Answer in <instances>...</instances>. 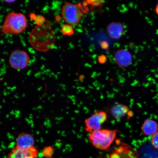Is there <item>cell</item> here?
Listing matches in <instances>:
<instances>
[{
	"instance_id": "obj_5",
	"label": "cell",
	"mask_w": 158,
	"mask_h": 158,
	"mask_svg": "<svg viewBox=\"0 0 158 158\" xmlns=\"http://www.w3.org/2000/svg\"><path fill=\"white\" fill-rule=\"evenodd\" d=\"M61 13L67 24L72 26L79 24L83 15L78 6L69 2H66L63 6Z\"/></svg>"
},
{
	"instance_id": "obj_8",
	"label": "cell",
	"mask_w": 158,
	"mask_h": 158,
	"mask_svg": "<svg viewBox=\"0 0 158 158\" xmlns=\"http://www.w3.org/2000/svg\"><path fill=\"white\" fill-rule=\"evenodd\" d=\"M39 153L38 150L34 147L23 149L15 146L7 158H37Z\"/></svg>"
},
{
	"instance_id": "obj_18",
	"label": "cell",
	"mask_w": 158,
	"mask_h": 158,
	"mask_svg": "<svg viewBox=\"0 0 158 158\" xmlns=\"http://www.w3.org/2000/svg\"><path fill=\"white\" fill-rule=\"evenodd\" d=\"M155 11L156 14L158 15V2L157 3L156 6L155 8Z\"/></svg>"
},
{
	"instance_id": "obj_14",
	"label": "cell",
	"mask_w": 158,
	"mask_h": 158,
	"mask_svg": "<svg viewBox=\"0 0 158 158\" xmlns=\"http://www.w3.org/2000/svg\"><path fill=\"white\" fill-rule=\"evenodd\" d=\"M62 31L63 35L68 36H71L74 33L72 26L68 24H64L62 26Z\"/></svg>"
},
{
	"instance_id": "obj_3",
	"label": "cell",
	"mask_w": 158,
	"mask_h": 158,
	"mask_svg": "<svg viewBox=\"0 0 158 158\" xmlns=\"http://www.w3.org/2000/svg\"><path fill=\"white\" fill-rule=\"evenodd\" d=\"M118 131L116 130L101 129L89 133V142L98 149L106 151L113 143Z\"/></svg>"
},
{
	"instance_id": "obj_6",
	"label": "cell",
	"mask_w": 158,
	"mask_h": 158,
	"mask_svg": "<svg viewBox=\"0 0 158 158\" xmlns=\"http://www.w3.org/2000/svg\"><path fill=\"white\" fill-rule=\"evenodd\" d=\"M107 114L103 110H98L85 120V129L89 133L102 129V126L107 121Z\"/></svg>"
},
{
	"instance_id": "obj_1",
	"label": "cell",
	"mask_w": 158,
	"mask_h": 158,
	"mask_svg": "<svg viewBox=\"0 0 158 158\" xmlns=\"http://www.w3.org/2000/svg\"><path fill=\"white\" fill-rule=\"evenodd\" d=\"M56 40L54 30L45 24L36 26L29 35V42L31 47L40 52L50 50L54 46Z\"/></svg>"
},
{
	"instance_id": "obj_17",
	"label": "cell",
	"mask_w": 158,
	"mask_h": 158,
	"mask_svg": "<svg viewBox=\"0 0 158 158\" xmlns=\"http://www.w3.org/2000/svg\"><path fill=\"white\" fill-rule=\"evenodd\" d=\"M98 60L100 64H104L106 62L107 58H106V57L105 55H102L99 56Z\"/></svg>"
},
{
	"instance_id": "obj_4",
	"label": "cell",
	"mask_w": 158,
	"mask_h": 158,
	"mask_svg": "<svg viewBox=\"0 0 158 158\" xmlns=\"http://www.w3.org/2000/svg\"><path fill=\"white\" fill-rule=\"evenodd\" d=\"M100 158H139V155L131 146L118 140L115 146L106 150Z\"/></svg>"
},
{
	"instance_id": "obj_10",
	"label": "cell",
	"mask_w": 158,
	"mask_h": 158,
	"mask_svg": "<svg viewBox=\"0 0 158 158\" xmlns=\"http://www.w3.org/2000/svg\"><path fill=\"white\" fill-rule=\"evenodd\" d=\"M124 28L123 24L119 22H112L106 27V31L110 38L118 40L123 35Z\"/></svg>"
},
{
	"instance_id": "obj_12",
	"label": "cell",
	"mask_w": 158,
	"mask_h": 158,
	"mask_svg": "<svg viewBox=\"0 0 158 158\" xmlns=\"http://www.w3.org/2000/svg\"><path fill=\"white\" fill-rule=\"evenodd\" d=\"M141 130L143 135L152 136L158 131V124L155 120L147 119L144 122Z\"/></svg>"
},
{
	"instance_id": "obj_11",
	"label": "cell",
	"mask_w": 158,
	"mask_h": 158,
	"mask_svg": "<svg viewBox=\"0 0 158 158\" xmlns=\"http://www.w3.org/2000/svg\"><path fill=\"white\" fill-rule=\"evenodd\" d=\"M34 139L32 136L27 133H21L16 139V146L20 149H27L34 147Z\"/></svg>"
},
{
	"instance_id": "obj_16",
	"label": "cell",
	"mask_w": 158,
	"mask_h": 158,
	"mask_svg": "<svg viewBox=\"0 0 158 158\" xmlns=\"http://www.w3.org/2000/svg\"><path fill=\"white\" fill-rule=\"evenodd\" d=\"M151 142L154 148L158 150V131L152 136Z\"/></svg>"
},
{
	"instance_id": "obj_2",
	"label": "cell",
	"mask_w": 158,
	"mask_h": 158,
	"mask_svg": "<svg viewBox=\"0 0 158 158\" xmlns=\"http://www.w3.org/2000/svg\"><path fill=\"white\" fill-rule=\"evenodd\" d=\"M27 27V20L24 15L11 11L6 16L2 27V35H18L24 31Z\"/></svg>"
},
{
	"instance_id": "obj_9",
	"label": "cell",
	"mask_w": 158,
	"mask_h": 158,
	"mask_svg": "<svg viewBox=\"0 0 158 158\" xmlns=\"http://www.w3.org/2000/svg\"><path fill=\"white\" fill-rule=\"evenodd\" d=\"M114 58L116 64L121 68L129 66L131 64L133 59L131 53L125 49H120L116 51Z\"/></svg>"
},
{
	"instance_id": "obj_7",
	"label": "cell",
	"mask_w": 158,
	"mask_h": 158,
	"mask_svg": "<svg viewBox=\"0 0 158 158\" xmlns=\"http://www.w3.org/2000/svg\"><path fill=\"white\" fill-rule=\"evenodd\" d=\"M9 64L12 68L16 70H23L28 66L30 58L25 51L16 49L11 52L9 56Z\"/></svg>"
},
{
	"instance_id": "obj_15",
	"label": "cell",
	"mask_w": 158,
	"mask_h": 158,
	"mask_svg": "<svg viewBox=\"0 0 158 158\" xmlns=\"http://www.w3.org/2000/svg\"><path fill=\"white\" fill-rule=\"evenodd\" d=\"M54 152V149L51 147L45 148L43 151V155L45 157L50 158Z\"/></svg>"
},
{
	"instance_id": "obj_13",
	"label": "cell",
	"mask_w": 158,
	"mask_h": 158,
	"mask_svg": "<svg viewBox=\"0 0 158 158\" xmlns=\"http://www.w3.org/2000/svg\"><path fill=\"white\" fill-rule=\"evenodd\" d=\"M130 112L127 106L120 104L115 105L110 110L111 115L116 119H120L126 115H129Z\"/></svg>"
}]
</instances>
